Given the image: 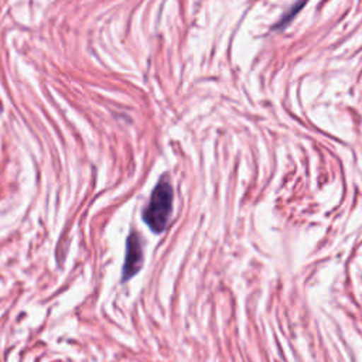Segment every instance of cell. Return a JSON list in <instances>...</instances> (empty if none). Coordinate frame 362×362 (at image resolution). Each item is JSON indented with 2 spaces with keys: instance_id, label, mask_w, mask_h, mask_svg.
Instances as JSON below:
<instances>
[{
  "instance_id": "7a4b0ae2",
  "label": "cell",
  "mask_w": 362,
  "mask_h": 362,
  "mask_svg": "<svg viewBox=\"0 0 362 362\" xmlns=\"http://www.w3.org/2000/svg\"><path fill=\"white\" fill-rule=\"evenodd\" d=\"M143 266V249L140 238L136 232H132L126 240V255L123 263V281L132 279L139 273Z\"/></svg>"
},
{
  "instance_id": "6da1fadb",
  "label": "cell",
  "mask_w": 362,
  "mask_h": 362,
  "mask_svg": "<svg viewBox=\"0 0 362 362\" xmlns=\"http://www.w3.org/2000/svg\"><path fill=\"white\" fill-rule=\"evenodd\" d=\"M171 211L173 188L167 180L161 178L151 192L150 201L143 212V219L153 232L160 233L167 228Z\"/></svg>"
}]
</instances>
